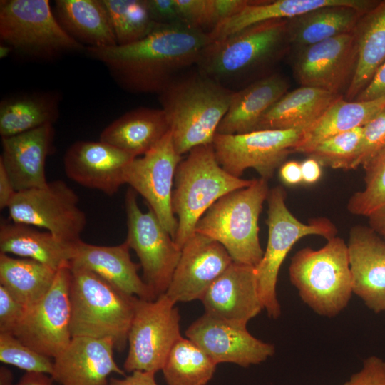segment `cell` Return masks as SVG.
I'll return each mask as SVG.
<instances>
[{
	"instance_id": "cell-1",
	"label": "cell",
	"mask_w": 385,
	"mask_h": 385,
	"mask_svg": "<svg viewBox=\"0 0 385 385\" xmlns=\"http://www.w3.org/2000/svg\"><path fill=\"white\" fill-rule=\"evenodd\" d=\"M211 43L208 34L180 24H157L135 43L102 48H86L85 52L102 63L113 79L132 93H160L187 68L196 66Z\"/></svg>"
},
{
	"instance_id": "cell-2",
	"label": "cell",
	"mask_w": 385,
	"mask_h": 385,
	"mask_svg": "<svg viewBox=\"0 0 385 385\" xmlns=\"http://www.w3.org/2000/svg\"><path fill=\"white\" fill-rule=\"evenodd\" d=\"M234 92L197 69L180 75L158 94L179 155L212 144Z\"/></svg>"
},
{
	"instance_id": "cell-3",
	"label": "cell",
	"mask_w": 385,
	"mask_h": 385,
	"mask_svg": "<svg viewBox=\"0 0 385 385\" xmlns=\"http://www.w3.org/2000/svg\"><path fill=\"white\" fill-rule=\"evenodd\" d=\"M71 268V333L74 337L109 338L122 351L135 312L136 297L128 295L96 273Z\"/></svg>"
},
{
	"instance_id": "cell-4",
	"label": "cell",
	"mask_w": 385,
	"mask_h": 385,
	"mask_svg": "<svg viewBox=\"0 0 385 385\" xmlns=\"http://www.w3.org/2000/svg\"><path fill=\"white\" fill-rule=\"evenodd\" d=\"M187 154L177 167L172 195V208L178 220L174 241L180 249L216 201L253 182L225 171L217 162L212 144L197 146Z\"/></svg>"
},
{
	"instance_id": "cell-5",
	"label": "cell",
	"mask_w": 385,
	"mask_h": 385,
	"mask_svg": "<svg viewBox=\"0 0 385 385\" xmlns=\"http://www.w3.org/2000/svg\"><path fill=\"white\" fill-rule=\"evenodd\" d=\"M270 192L267 180L234 190L216 201L197 223L195 232L221 244L236 263L255 267L264 250L259 239V217Z\"/></svg>"
},
{
	"instance_id": "cell-6",
	"label": "cell",
	"mask_w": 385,
	"mask_h": 385,
	"mask_svg": "<svg viewBox=\"0 0 385 385\" xmlns=\"http://www.w3.org/2000/svg\"><path fill=\"white\" fill-rule=\"evenodd\" d=\"M288 43L287 20L261 22L210 43L196 67L233 91V86L247 75L278 58Z\"/></svg>"
},
{
	"instance_id": "cell-7",
	"label": "cell",
	"mask_w": 385,
	"mask_h": 385,
	"mask_svg": "<svg viewBox=\"0 0 385 385\" xmlns=\"http://www.w3.org/2000/svg\"><path fill=\"white\" fill-rule=\"evenodd\" d=\"M289 275L302 300L324 317L340 313L353 293L347 244L337 236L320 249L299 250L292 257Z\"/></svg>"
},
{
	"instance_id": "cell-8",
	"label": "cell",
	"mask_w": 385,
	"mask_h": 385,
	"mask_svg": "<svg viewBox=\"0 0 385 385\" xmlns=\"http://www.w3.org/2000/svg\"><path fill=\"white\" fill-rule=\"evenodd\" d=\"M0 39L14 52L37 61L86 50L61 26L48 0L0 1Z\"/></svg>"
},
{
	"instance_id": "cell-9",
	"label": "cell",
	"mask_w": 385,
	"mask_h": 385,
	"mask_svg": "<svg viewBox=\"0 0 385 385\" xmlns=\"http://www.w3.org/2000/svg\"><path fill=\"white\" fill-rule=\"evenodd\" d=\"M286 197L282 187L270 190L267 200V244L261 260L255 267L260 297L272 319H277L281 314L276 292L277 278L292 246L305 236L319 235L329 240L337 234L335 225L326 218L314 219L307 224L299 221L288 209Z\"/></svg>"
},
{
	"instance_id": "cell-10",
	"label": "cell",
	"mask_w": 385,
	"mask_h": 385,
	"mask_svg": "<svg viewBox=\"0 0 385 385\" xmlns=\"http://www.w3.org/2000/svg\"><path fill=\"white\" fill-rule=\"evenodd\" d=\"M175 304L165 294L155 300L135 298L124 371L156 374L162 370L171 348L182 337Z\"/></svg>"
},
{
	"instance_id": "cell-11",
	"label": "cell",
	"mask_w": 385,
	"mask_h": 385,
	"mask_svg": "<svg viewBox=\"0 0 385 385\" xmlns=\"http://www.w3.org/2000/svg\"><path fill=\"white\" fill-rule=\"evenodd\" d=\"M79 198L63 180L17 192L8 207L12 222L46 229L57 239L76 243L86 225Z\"/></svg>"
},
{
	"instance_id": "cell-12",
	"label": "cell",
	"mask_w": 385,
	"mask_h": 385,
	"mask_svg": "<svg viewBox=\"0 0 385 385\" xmlns=\"http://www.w3.org/2000/svg\"><path fill=\"white\" fill-rule=\"evenodd\" d=\"M137 193L129 188L125 198L127 236L143 269V279L158 297L165 294L181 255V249L149 207L143 212Z\"/></svg>"
},
{
	"instance_id": "cell-13",
	"label": "cell",
	"mask_w": 385,
	"mask_h": 385,
	"mask_svg": "<svg viewBox=\"0 0 385 385\" xmlns=\"http://www.w3.org/2000/svg\"><path fill=\"white\" fill-rule=\"evenodd\" d=\"M304 129L257 130L243 134L216 133L212 147L221 167L241 178L248 168L268 181L294 152Z\"/></svg>"
},
{
	"instance_id": "cell-14",
	"label": "cell",
	"mask_w": 385,
	"mask_h": 385,
	"mask_svg": "<svg viewBox=\"0 0 385 385\" xmlns=\"http://www.w3.org/2000/svg\"><path fill=\"white\" fill-rule=\"evenodd\" d=\"M70 265L61 267L47 294L26 308L12 333L21 342L49 358H55L70 343Z\"/></svg>"
},
{
	"instance_id": "cell-15",
	"label": "cell",
	"mask_w": 385,
	"mask_h": 385,
	"mask_svg": "<svg viewBox=\"0 0 385 385\" xmlns=\"http://www.w3.org/2000/svg\"><path fill=\"white\" fill-rule=\"evenodd\" d=\"M182 159L170 130L150 150L133 158L123 173L124 184L145 200L173 240L178 220L172 208V195L175 171Z\"/></svg>"
},
{
	"instance_id": "cell-16",
	"label": "cell",
	"mask_w": 385,
	"mask_h": 385,
	"mask_svg": "<svg viewBox=\"0 0 385 385\" xmlns=\"http://www.w3.org/2000/svg\"><path fill=\"white\" fill-rule=\"evenodd\" d=\"M185 334L217 364L232 363L247 367L266 361L275 351L273 344L255 337L247 326L206 313L194 321Z\"/></svg>"
},
{
	"instance_id": "cell-17",
	"label": "cell",
	"mask_w": 385,
	"mask_h": 385,
	"mask_svg": "<svg viewBox=\"0 0 385 385\" xmlns=\"http://www.w3.org/2000/svg\"><path fill=\"white\" fill-rule=\"evenodd\" d=\"M356 62L352 31L299 48L294 73L302 86L342 95V89L348 87L351 81Z\"/></svg>"
},
{
	"instance_id": "cell-18",
	"label": "cell",
	"mask_w": 385,
	"mask_h": 385,
	"mask_svg": "<svg viewBox=\"0 0 385 385\" xmlns=\"http://www.w3.org/2000/svg\"><path fill=\"white\" fill-rule=\"evenodd\" d=\"M232 262L221 244L195 232L181 249L165 294L175 303L201 300Z\"/></svg>"
},
{
	"instance_id": "cell-19",
	"label": "cell",
	"mask_w": 385,
	"mask_h": 385,
	"mask_svg": "<svg viewBox=\"0 0 385 385\" xmlns=\"http://www.w3.org/2000/svg\"><path fill=\"white\" fill-rule=\"evenodd\" d=\"M133 158L100 140H78L65 153L63 167L73 182L111 196L124 184V170Z\"/></svg>"
},
{
	"instance_id": "cell-20",
	"label": "cell",
	"mask_w": 385,
	"mask_h": 385,
	"mask_svg": "<svg viewBox=\"0 0 385 385\" xmlns=\"http://www.w3.org/2000/svg\"><path fill=\"white\" fill-rule=\"evenodd\" d=\"M114 349L109 338L72 337L54 358L51 376L60 385H107L111 374L125 376L114 360Z\"/></svg>"
},
{
	"instance_id": "cell-21",
	"label": "cell",
	"mask_w": 385,
	"mask_h": 385,
	"mask_svg": "<svg viewBox=\"0 0 385 385\" xmlns=\"http://www.w3.org/2000/svg\"><path fill=\"white\" fill-rule=\"evenodd\" d=\"M347 252L353 293L374 313L385 312V240L370 227L356 225Z\"/></svg>"
},
{
	"instance_id": "cell-22",
	"label": "cell",
	"mask_w": 385,
	"mask_h": 385,
	"mask_svg": "<svg viewBox=\"0 0 385 385\" xmlns=\"http://www.w3.org/2000/svg\"><path fill=\"white\" fill-rule=\"evenodd\" d=\"M200 301L206 314L247 326L250 319L264 309L255 267L232 262Z\"/></svg>"
},
{
	"instance_id": "cell-23",
	"label": "cell",
	"mask_w": 385,
	"mask_h": 385,
	"mask_svg": "<svg viewBox=\"0 0 385 385\" xmlns=\"http://www.w3.org/2000/svg\"><path fill=\"white\" fill-rule=\"evenodd\" d=\"M53 125L1 138L0 163L16 192L46 187L45 165L54 141Z\"/></svg>"
},
{
	"instance_id": "cell-24",
	"label": "cell",
	"mask_w": 385,
	"mask_h": 385,
	"mask_svg": "<svg viewBox=\"0 0 385 385\" xmlns=\"http://www.w3.org/2000/svg\"><path fill=\"white\" fill-rule=\"evenodd\" d=\"M130 249L125 242L115 246H101L80 240L76 243L70 266L87 269L128 295L156 299L155 294L138 275L140 265L131 260Z\"/></svg>"
},
{
	"instance_id": "cell-25",
	"label": "cell",
	"mask_w": 385,
	"mask_h": 385,
	"mask_svg": "<svg viewBox=\"0 0 385 385\" xmlns=\"http://www.w3.org/2000/svg\"><path fill=\"white\" fill-rule=\"evenodd\" d=\"M288 87L287 80L274 73L235 91L217 133L234 135L256 130L262 116L287 92Z\"/></svg>"
},
{
	"instance_id": "cell-26",
	"label": "cell",
	"mask_w": 385,
	"mask_h": 385,
	"mask_svg": "<svg viewBox=\"0 0 385 385\" xmlns=\"http://www.w3.org/2000/svg\"><path fill=\"white\" fill-rule=\"evenodd\" d=\"M169 131L161 108L139 107L106 126L99 140L138 158L155 147Z\"/></svg>"
},
{
	"instance_id": "cell-27",
	"label": "cell",
	"mask_w": 385,
	"mask_h": 385,
	"mask_svg": "<svg viewBox=\"0 0 385 385\" xmlns=\"http://www.w3.org/2000/svg\"><path fill=\"white\" fill-rule=\"evenodd\" d=\"M351 6L366 10L368 0H276L250 1L232 17L218 24L208 36L211 42L219 41L250 26L275 19H291L309 11L329 6Z\"/></svg>"
},
{
	"instance_id": "cell-28",
	"label": "cell",
	"mask_w": 385,
	"mask_h": 385,
	"mask_svg": "<svg viewBox=\"0 0 385 385\" xmlns=\"http://www.w3.org/2000/svg\"><path fill=\"white\" fill-rule=\"evenodd\" d=\"M356 62L346 90V100L354 101L385 62V1L365 13L353 31Z\"/></svg>"
},
{
	"instance_id": "cell-29",
	"label": "cell",
	"mask_w": 385,
	"mask_h": 385,
	"mask_svg": "<svg viewBox=\"0 0 385 385\" xmlns=\"http://www.w3.org/2000/svg\"><path fill=\"white\" fill-rule=\"evenodd\" d=\"M75 245L31 225L12 222H3L0 226L1 253L31 259L56 271L70 265Z\"/></svg>"
},
{
	"instance_id": "cell-30",
	"label": "cell",
	"mask_w": 385,
	"mask_h": 385,
	"mask_svg": "<svg viewBox=\"0 0 385 385\" xmlns=\"http://www.w3.org/2000/svg\"><path fill=\"white\" fill-rule=\"evenodd\" d=\"M341 96L309 86L287 92L262 116L256 130L305 129Z\"/></svg>"
},
{
	"instance_id": "cell-31",
	"label": "cell",
	"mask_w": 385,
	"mask_h": 385,
	"mask_svg": "<svg viewBox=\"0 0 385 385\" xmlns=\"http://www.w3.org/2000/svg\"><path fill=\"white\" fill-rule=\"evenodd\" d=\"M55 13L63 29L86 48L117 45L102 0H56Z\"/></svg>"
},
{
	"instance_id": "cell-32",
	"label": "cell",
	"mask_w": 385,
	"mask_h": 385,
	"mask_svg": "<svg viewBox=\"0 0 385 385\" xmlns=\"http://www.w3.org/2000/svg\"><path fill=\"white\" fill-rule=\"evenodd\" d=\"M384 108L385 96L369 101H347L341 96L317 120L304 129L294 152L307 154L326 138L364 127Z\"/></svg>"
},
{
	"instance_id": "cell-33",
	"label": "cell",
	"mask_w": 385,
	"mask_h": 385,
	"mask_svg": "<svg viewBox=\"0 0 385 385\" xmlns=\"http://www.w3.org/2000/svg\"><path fill=\"white\" fill-rule=\"evenodd\" d=\"M60 101V94L55 91L25 93L2 99L0 103L1 138L53 125L59 115Z\"/></svg>"
},
{
	"instance_id": "cell-34",
	"label": "cell",
	"mask_w": 385,
	"mask_h": 385,
	"mask_svg": "<svg viewBox=\"0 0 385 385\" xmlns=\"http://www.w3.org/2000/svg\"><path fill=\"white\" fill-rule=\"evenodd\" d=\"M366 12L351 6H329L288 19V42L301 48L352 32Z\"/></svg>"
},
{
	"instance_id": "cell-35",
	"label": "cell",
	"mask_w": 385,
	"mask_h": 385,
	"mask_svg": "<svg viewBox=\"0 0 385 385\" xmlns=\"http://www.w3.org/2000/svg\"><path fill=\"white\" fill-rule=\"evenodd\" d=\"M57 271L31 259L14 258L0 253V285L26 308L47 294Z\"/></svg>"
},
{
	"instance_id": "cell-36",
	"label": "cell",
	"mask_w": 385,
	"mask_h": 385,
	"mask_svg": "<svg viewBox=\"0 0 385 385\" xmlns=\"http://www.w3.org/2000/svg\"><path fill=\"white\" fill-rule=\"evenodd\" d=\"M217 365L196 344L181 337L171 348L161 371L168 385H206Z\"/></svg>"
},
{
	"instance_id": "cell-37",
	"label": "cell",
	"mask_w": 385,
	"mask_h": 385,
	"mask_svg": "<svg viewBox=\"0 0 385 385\" xmlns=\"http://www.w3.org/2000/svg\"><path fill=\"white\" fill-rule=\"evenodd\" d=\"M109 16L117 45L138 41L158 24L150 16L147 0H102Z\"/></svg>"
},
{
	"instance_id": "cell-38",
	"label": "cell",
	"mask_w": 385,
	"mask_h": 385,
	"mask_svg": "<svg viewBox=\"0 0 385 385\" xmlns=\"http://www.w3.org/2000/svg\"><path fill=\"white\" fill-rule=\"evenodd\" d=\"M362 167L365 186L350 197L347 209L353 215L368 217L385 206V147Z\"/></svg>"
},
{
	"instance_id": "cell-39",
	"label": "cell",
	"mask_w": 385,
	"mask_h": 385,
	"mask_svg": "<svg viewBox=\"0 0 385 385\" xmlns=\"http://www.w3.org/2000/svg\"><path fill=\"white\" fill-rule=\"evenodd\" d=\"M363 127L338 133L318 143L308 153L322 165L352 170L362 137Z\"/></svg>"
},
{
	"instance_id": "cell-40",
	"label": "cell",
	"mask_w": 385,
	"mask_h": 385,
	"mask_svg": "<svg viewBox=\"0 0 385 385\" xmlns=\"http://www.w3.org/2000/svg\"><path fill=\"white\" fill-rule=\"evenodd\" d=\"M0 361L29 373L51 376L53 369L51 358L29 347L9 332H0Z\"/></svg>"
},
{
	"instance_id": "cell-41",
	"label": "cell",
	"mask_w": 385,
	"mask_h": 385,
	"mask_svg": "<svg viewBox=\"0 0 385 385\" xmlns=\"http://www.w3.org/2000/svg\"><path fill=\"white\" fill-rule=\"evenodd\" d=\"M385 147V108L364 127L352 170L363 166Z\"/></svg>"
},
{
	"instance_id": "cell-42",
	"label": "cell",
	"mask_w": 385,
	"mask_h": 385,
	"mask_svg": "<svg viewBox=\"0 0 385 385\" xmlns=\"http://www.w3.org/2000/svg\"><path fill=\"white\" fill-rule=\"evenodd\" d=\"M175 1L185 24L207 34L218 24L215 0Z\"/></svg>"
},
{
	"instance_id": "cell-43",
	"label": "cell",
	"mask_w": 385,
	"mask_h": 385,
	"mask_svg": "<svg viewBox=\"0 0 385 385\" xmlns=\"http://www.w3.org/2000/svg\"><path fill=\"white\" fill-rule=\"evenodd\" d=\"M342 385H385V361L376 356L366 358L361 369Z\"/></svg>"
},
{
	"instance_id": "cell-44",
	"label": "cell",
	"mask_w": 385,
	"mask_h": 385,
	"mask_svg": "<svg viewBox=\"0 0 385 385\" xmlns=\"http://www.w3.org/2000/svg\"><path fill=\"white\" fill-rule=\"evenodd\" d=\"M26 308L0 285V332L12 333Z\"/></svg>"
},
{
	"instance_id": "cell-45",
	"label": "cell",
	"mask_w": 385,
	"mask_h": 385,
	"mask_svg": "<svg viewBox=\"0 0 385 385\" xmlns=\"http://www.w3.org/2000/svg\"><path fill=\"white\" fill-rule=\"evenodd\" d=\"M150 16L158 24H185L175 0H147ZM187 25V24H186Z\"/></svg>"
},
{
	"instance_id": "cell-46",
	"label": "cell",
	"mask_w": 385,
	"mask_h": 385,
	"mask_svg": "<svg viewBox=\"0 0 385 385\" xmlns=\"http://www.w3.org/2000/svg\"><path fill=\"white\" fill-rule=\"evenodd\" d=\"M385 96V62L379 68L371 81L355 99L369 101Z\"/></svg>"
},
{
	"instance_id": "cell-47",
	"label": "cell",
	"mask_w": 385,
	"mask_h": 385,
	"mask_svg": "<svg viewBox=\"0 0 385 385\" xmlns=\"http://www.w3.org/2000/svg\"><path fill=\"white\" fill-rule=\"evenodd\" d=\"M123 379L109 378L107 385H158L155 373L145 371H134Z\"/></svg>"
},
{
	"instance_id": "cell-48",
	"label": "cell",
	"mask_w": 385,
	"mask_h": 385,
	"mask_svg": "<svg viewBox=\"0 0 385 385\" xmlns=\"http://www.w3.org/2000/svg\"><path fill=\"white\" fill-rule=\"evenodd\" d=\"M16 190L5 168L0 163V209L8 208Z\"/></svg>"
},
{
	"instance_id": "cell-49",
	"label": "cell",
	"mask_w": 385,
	"mask_h": 385,
	"mask_svg": "<svg viewBox=\"0 0 385 385\" xmlns=\"http://www.w3.org/2000/svg\"><path fill=\"white\" fill-rule=\"evenodd\" d=\"M279 178L287 185H296L302 183L300 163L294 160L284 162L279 168Z\"/></svg>"
},
{
	"instance_id": "cell-50",
	"label": "cell",
	"mask_w": 385,
	"mask_h": 385,
	"mask_svg": "<svg viewBox=\"0 0 385 385\" xmlns=\"http://www.w3.org/2000/svg\"><path fill=\"white\" fill-rule=\"evenodd\" d=\"M302 183L312 185L317 183L322 176V165L315 159L309 158L300 163Z\"/></svg>"
},
{
	"instance_id": "cell-51",
	"label": "cell",
	"mask_w": 385,
	"mask_h": 385,
	"mask_svg": "<svg viewBox=\"0 0 385 385\" xmlns=\"http://www.w3.org/2000/svg\"><path fill=\"white\" fill-rule=\"evenodd\" d=\"M51 376L42 373L26 372L14 385H54Z\"/></svg>"
},
{
	"instance_id": "cell-52",
	"label": "cell",
	"mask_w": 385,
	"mask_h": 385,
	"mask_svg": "<svg viewBox=\"0 0 385 385\" xmlns=\"http://www.w3.org/2000/svg\"><path fill=\"white\" fill-rule=\"evenodd\" d=\"M367 217L369 227L385 238V206L372 212Z\"/></svg>"
},
{
	"instance_id": "cell-53",
	"label": "cell",
	"mask_w": 385,
	"mask_h": 385,
	"mask_svg": "<svg viewBox=\"0 0 385 385\" xmlns=\"http://www.w3.org/2000/svg\"><path fill=\"white\" fill-rule=\"evenodd\" d=\"M11 371L6 367L0 368V385H14Z\"/></svg>"
},
{
	"instance_id": "cell-54",
	"label": "cell",
	"mask_w": 385,
	"mask_h": 385,
	"mask_svg": "<svg viewBox=\"0 0 385 385\" xmlns=\"http://www.w3.org/2000/svg\"><path fill=\"white\" fill-rule=\"evenodd\" d=\"M14 52L13 49L6 44L1 43L0 44V58H4Z\"/></svg>"
}]
</instances>
